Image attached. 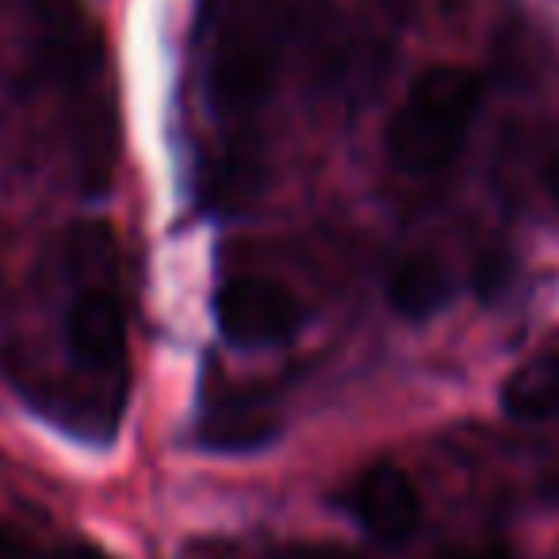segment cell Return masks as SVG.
Wrapping results in <instances>:
<instances>
[{
    "label": "cell",
    "mask_w": 559,
    "mask_h": 559,
    "mask_svg": "<svg viewBox=\"0 0 559 559\" xmlns=\"http://www.w3.org/2000/svg\"><path fill=\"white\" fill-rule=\"evenodd\" d=\"M479 100L483 85L472 70H460V66L426 70L411 85L403 108L391 116L388 157L414 177L441 173L464 150Z\"/></svg>",
    "instance_id": "2"
},
{
    "label": "cell",
    "mask_w": 559,
    "mask_h": 559,
    "mask_svg": "<svg viewBox=\"0 0 559 559\" xmlns=\"http://www.w3.org/2000/svg\"><path fill=\"white\" fill-rule=\"evenodd\" d=\"M544 188H548L551 203L559 207V150H551L548 162H544Z\"/></svg>",
    "instance_id": "14"
},
{
    "label": "cell",
    "mask_w": 559,
    "mask_h": 559,
    "mask_svg": "<svg viewBox=\"0 0 559 559\" xmlns=\"http://www.w3.org/2000/svg\"><path fill=\"white\" fill-rule=\"evenodd\" d=\"M215 319L234 345H280L299 330L304 307L276 280L234 276L218 288Z\"/></svg>",
    "instance_id": "3"
},
{
    "label": "cell",
    "mask_w": 559,
    "mask_h": 559,
    "mask_svg": "<svg viewBox=\"0 0 559 559\" xmlns=\"http://www.w3.org/2000/svg\"><path fill=\"white\" fill-rule=\"evenodd\" d=\"M66 345L93 372H116L127 353V319L111 292L88 288L66 314Z\"/></svg>",
    "instance_id": "6"
},
{
    "label": "cell",
    "mask_w": 559,
    "mask_h": 559,
    "mask_svg": "<svg viewBox=\"0 0 559 559\" xmlns=\"http://www.w3.org/2000/svg\"><path fill=\"white\" fill-rule=\"evenodd\" d=\"M0 559H47V551H43L24 528L0 521Z\"/></svg>",
    "instance_id": "10"
},
{
    "label": "cell",
    "mask_w": 559,
    "mask_h": 559,
    "mask_svg": "<svg viewBox=\"0 0 559 559\" xmlns=\"http://www.w3.org/2000/svg\"><path fill=\"white\" fill-rule=\"evenodd\" d=\"M203 444L218 452H249L276 437V418L264 403L253 399H226L203 421Z\"/></svg>",
    "instance_id": "9"
},
{
    "label": "cell",
    "mask_w": 559,
    "mask_h": 559,
    "mask_svg": "<svg viewBox=\"0 0 559 559\" xmlns=\"http://www.w3.org/2000/svg\"><path fill=\"white\" fill-rule=\"evenodd\" d=\"M47 559H108L100 548L93 544H58V548L47 551Z\"/></svg>",
    "instance_id": "13"
},
{
    "label": "cell",
    "mask_w": 559,
    "mask_h": 559,
    "mask_svg": "<svg viewBox=\"0 0 559 559\" xmlns=\"http://www.w3.org/2000/svg\"><path fill=\"white\" fill-rule=\"evenodd\" d=\"M437 559H513V551L498 540H479V544H456V548L437 551Z\"/></svg>",
    "instance_id": "11"
},
{
    "label": "cell",
    "mask_w": 559,
    "mask_h": 559,
    "mask_svg": "<svg viewBox=\"0 0 559 559\" xmlns=\"http://www.w3.org/2000/svg\"><path fill=\"white\" fill-rule=\"evenodd\" d=\"M452 299V276L437 253H406L388 276V304L403 319H429Z\"/></svg>",
    "instance_id": "7"
},
{
    "label": "cell",
    "mask_w": 559,
    "mask_h": 559,
    "mask_svg": "<svg viewBox=\"0 0 559 559\" xmlns=\"http://www.w3.org/2000/svg\"><path fill=\"white\" fill-rule=\"evenodd\" d=\"M288 559H360L345 548H334V544H304V548H292Z\"/></svg>",
    "instance_id": "12"
},
{
    "label": "cell",
    "mask_w": 559,
    "mask_h": 559,
    "mask_svg": "<svg viewBox=\"0 0 559 559\" xmlns=\"http://www.w3.org/2000/svg\"><path fill=\"white\" fill-rule=\"evenodd\" d=\"M20 9L32 27L39 66L73 93V142H78L81 180L85 188L100 192L111 177V150H116L111 108L96 93L104 66L100 35L81 0H20Z\"/></svg>",
    "instance_id": "1"
},
{
    "label": "cell",
    "mask_w": 559,
    "mask_h": 559,
    "mask_svg": "<svg viewBox=\"0 0 559 559\" xmlns=\"http://www.w3.org/2000/svg\"><path fill=\"white\" fill-rule=\"evenodd\" d=\"M272 81V55L261 35L253 32H230L211 55V100L218 111H241L257 108L269 93Z\"/></svg>",
    "instance_id": "5"
},
{
    "label": "cell",
    "mask_w": 559,
    "mask_h": 559,
    "mask_svg": "<svg viewBox=\"0 0 559 559\" xmlns=\"http://www.w3.org/2000/svg\"><path fill=\"white\" fill-rule=\"evenodd\" d=\"M349 510L365 533L383 544H403L421 521V498L411 475L395 464H376L353 483Z\"/></svg>",
    "instance_id": "4"
},
{
    "label": "cell",
    "mask_w": 559,
    "mask_h": 559,
    "mask_svg": "<svg viewBox=\"0 0 559 559\" xmlns=\"http://www.w3.org/2000/svg\"><path fill=\"white\" fill-rule=\"evenodd\" d=\"M502 411L521 421H540L559 414V353L528 357L502 383Z\"/></svg>",
    "instance_id": "8"
}]
</instances>
